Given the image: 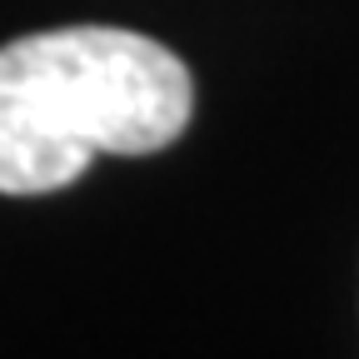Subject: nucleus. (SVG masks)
<instances>
[{"label":"nucleus","instance_id":"f257e3e1","mask_svg":"<svg viewBox=\"0 0 359 359\" xmlns=\"http://www.w3.org/2000/svg\"><path fill=\"white\" fill-rule=\"evenodd\" d=\"M190 70L160 40L65 25L0 45V195H50L95 155H155L190 125Z\"/></svg>","mask_w":359,"mask_h":359}]
</instances>
